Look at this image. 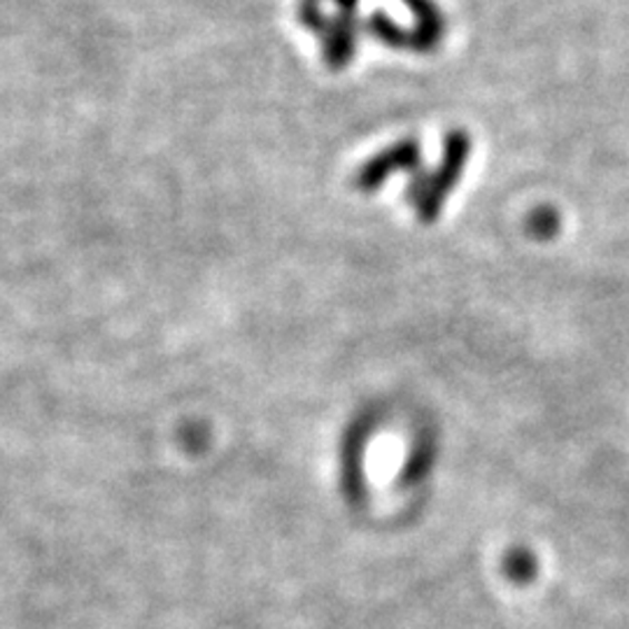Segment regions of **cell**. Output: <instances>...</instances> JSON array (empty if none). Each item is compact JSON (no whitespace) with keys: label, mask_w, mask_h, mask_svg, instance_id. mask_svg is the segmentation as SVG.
<instances>
[{"label":"cell","mask_w":629,"mask_h":629,"mask_svg":"<svg viewBox=\"0 0 629 629\" xmlns=\"http://www.w3.org/2000/svg\"><path fill=\"white\" fill-rule=\"evenodd\" d=\"M469 153H471L469 136L464 131L450 134L443 147L441 166L426 175H417V178L411 183L406 196L409 204L415 210V217L422 224H432L441 217V210L450 191L460 185Z\"/></svg>","instance_id":"6da1fadb"},{"label":"cell","mask_w":629,"mask_h":629,"mask_svg":"<svg viewBox=\"0 0 629 629\" xmlns=\"http://www.w3.org/2000/svg\"><path fill=\"white\" fill-rule=\"evenodd\" d=\"M420 142L413 138H406L401 142H394L392 147H387L385 153L375 155L368 164H364L357 175H355V185L360 191H375L377 187H383L392 173H411L420 166Z\"/></svg>","instance_id":"7a4b0ae2"},{"label":"cell","mask_w":629,"mask_h":629,"mask_svg":"<svg viewBox=\"0 0 629 629\" xmlns=\"http://www.w3.org/2000/svg\"><path fill=\"white\" fill-rule=\"evenodd\" d=\"M413 8L415 14V36H413V47L420 52H432V49L441 42L443 38V17L441 12L432 6V0H406Z\"/></svg>","instance_id":"3957f363"},{"label":"cell","mask_w":629,"mask_h":629,"mask_svg":"<svg viewBox=\"0 0 629 629\" xmlns=\"http://www.w3.org/2000/svg\"><path fill=\"white\" fill-rule=\"evenodd\" d=\"M503 573H507L515 583H527L537 576V558L530 550H511L507 560H503Z\"/></svg>","instance_id":"277c9868"},{"label":"cell","mask_w":629,"mask_h":629,"mask_svg":"<svg viewBox=\"0 0 629 629\" xmlns=\"http://www.w3.org/2000/svg\"><path fill=\"white\" fill-rule=\"evenodd\" d=\"M368 27H371V33L377 40H383V42H387L392 47H401V45L411 42V38L404 31H401L396 23L390 17H385V14H373Z\"/></svg>","instance_id":"5b68a950"},{"label":"cell","mask_w":629,"mask_h":629,"mask_svg":"<svg viewBox=\"0 0 629 629\" xmlns=\"http://www.w3.org/2000/svg\"><path fill=\"white\" fill-rule=\"evenodd\" d=\"M558 224H560V219H558L556 213H552V210H539V213H534L530 217V234L548 238V236H552V234L558 232Z\"/></svg>","instance_id":"8992f818"},{"label":"cell","mask_w":629,"mask_h":629,"mask_svg":"<svg viewBox=\"0 0 629 629\" xmlns=\"http://www.w3.org/2000/svg\"><path fill=\"white\" fill-rule=\"evenodd\" d=\"M336 3H338V8H341L343 14H352V12H355L357 0H336Z\"/></svg>","instance_id":"52a82bcc"}]
</instances>
